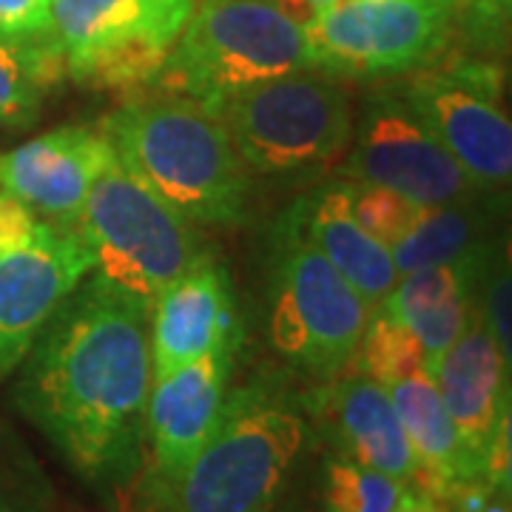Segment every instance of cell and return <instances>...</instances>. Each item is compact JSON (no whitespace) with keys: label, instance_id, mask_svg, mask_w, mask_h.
I'll use <instances>...</instances> for the list:
<instances>
[{"label":"cell","instance_id":"14","mask_svg":"<svg viewBox=\"0 0 512 512\" xmlns=\"http://www.w3.org/2000/svg\"><path fill=\"white\" fill-rule=\"evenodd\" d=\"M114 157L103 128H55L0 157V191L43 222L74 228L92 185Z\"/></svg>","mask_w":512,"mask_h":512},{"label":"cell","instance_id":"7","mask_svg":"<svg viewBox=\"0 0 512 512\" xmlns=\"http://www.w3.org/2000/svg\"><path fill=\"white\" fill-rule=\"evenodd\" d=\"M74 231L94 259V274L151 311L154 296L205 256L194 222L185 220L117 157L97 177Z\"/></svg>","mask_w":512,"mask_h":512},{"label":"cell","instance_id":"8","mask_svg":"<svg viewBox=\"0 0 512 512\" xmlns=\"http://www.w3.org/2000/svg\"><path fill=\"white\" fill-rule=\"evenodd\" d=\"M467 0H336L305 26L316 72L336 80L402 77L447 49Z\"/></svg>","mask_w":512,"mask_h":512},{"label":"cell","instance_id":"4","mask_svg":"<svg viewBox=\"0 0 512 512\" xmlns=\"http://www.w3.org/2000/svg\"><path fill=\"white\" fill-rule=\"evenodd\" d=\"M313 69L305 26L274 0H202L151 89L220 111L231 97Z\"/></svg>","mask_w":512,"mask_h":512},{"label":"cell","instance_id":"23","mask_svg":"<svg viewBox=\"0 0 512 512\" xmlns=\"http://www.w3.org/2000/svg\"><path fill=\"white\" fill-rule=\"evenodd\" d=\"M353 362L359 365L362 376L382 387H390L419 370L427 373V356L416 333L402 325L384 305L370 308Z\"/></svg>","mask_w":512,"mask_h":512},{"label":"cell","instance_id":"9","mask_svg":"<svg viewBox=\"0 0 512 512\" xmlns=\"http://www.w3.org/2000/svg\"><path fill=\"white\" fill-rule=\"evenodd\" d=\"M484 194H501L512 177V123L498 106L501 72L484 60L421 66L387 86Z\"/></svg>","mask_w":512,"mask_h":512},{"label":"cell","instance_id":"10","mask_svg":"<svg viewBox=\"0 0 512 512\" xmlns=\"http://www.w3.org/2000/svg\"><path fill=\"white\" fill-rule=\"evenodd\" d=\"M433 382L456 427L470 484L510 490V356L498 348L481 313L444 350Z\"/></svg>","mask_w":512,"mask_h":512},{"label":"cell","instance_id":"22","mask_svg":"<svg viewBox=\"0 0 512 512\" xmlns=\"http://www.w3.org/2000/svg\"><path fill=\"white\" fill-rule=\"evenodd\" d=\"M69 80L66 60L49 37L0 40V126L29 128L46 97Z\"/></svg>","mask_w":512,"mask_h":512},{"label":"cell","instance_id":"13","mask_svg":"<svg viewBox=\"0 0 512 512\" xmlns=\"http://www.w3.org/2000/svg\"><path fill=\"white\" fill-rule=\"evenodd\" d=\"M242 330L222 339L202 359L151 382L146 404V444L151 467L168 493L208 441L228 396Z\"/></svg>","mask_w":512,"mask_h":512},{"label":"cell","instance_id":"26","mask_svg":"<svg viewBox=\"0 0 512 512\" xmlns=\"http://www.w3.org/2000/svg\"><path fill=\"white\" fill-rule=\"evenodd\" d=\"M348 194L350 211H353L356 222L387 248L396 245L424 214L419 202L407 200V197L390 191V188H382V185L353 183L350 180Z\"/></svg>","mask_w":512,"mask_h":512},{"label":"cell","instance_id":"17","mask_svg":"<svg viewBox=\"0 0 512 512\" xmlns=\"http://www.w3.org/2000/svg\"><path fill=\"white\" fill-rule=\"evenodd\" d=\"M302 402L308 416L322 421L342 456L390 476L402 487L413 484L416 461L387 387L362 373L345 379L336 376L325 390H316L313 399Z\"/></svg>","mask_w":512,"mask_h":512},{"label":"cell","instance_id":"20","mask_svg":"<svg viewBox=\"0 0 512 512\" xmlns=\"http://www.w3.org/2000/svg\"><path fill=\"white\" fill-rule=\"evenodd\" d=\"M396 416L416 461L413 484L430 498H450L458 487H467V467L458 444L456 427L441 402L439 387L430 373H410L387 387Z\"/></svg>","mask_w":512,"mask_h":512},{"label":"cell","instance_id":"29","mask_svg":"<svg viewBox=\"0 0 512 512\" xmlns=\"http://www.w3.org/2000/svg\"><path fill=\"white\" fill-rule=\"evenodd\" d=\"M274 3L285 12V15H291L296 23L308 26L316 15H322V12L330 9L336 0H274Z\"/></svg>","mask_w":512,"mask_h":512},{"label":"cell","instance_id":"5","mask_svg":"<svg viewBox=\"0 0 512 512\" xmlns=\"http://www.w3.org/2000/svg\"><path fill=\"white\" fill-rule=\"evenodd\" d=\"M248 174L316 177L345 157L353 106L342 80L305 69L259 83L220 109Z\"/></svg>","mask_w":512,"mask_h":512},{"label":"cell","instance_id":"21","mask_svg":"<svg viewBox=\"0 0 512 512\" xmlns=\"http://www.w3.org/2000/svg\"><path fill=\"white\" fill-rule=\"evenodd\" d=\"M493 214L495 202L487 200V194L424 208L419 222L396 245H390V256L399 276L450 262L484 245L487 231L493 225Z\"/></svg>","mask_w":512,"mask_h":512},{"label":"cell","instance_id":"19","mask_svg":"<svg viewBox=\"0 0 512 512\" xmlns=\"http://www.w3.org/2000/svg\"><path fill=\"white\" fill-rule=\"evenodd\" d=\"M299 231L359 291L370 308L382 305L399 285L390 248L373 239L350 211L348 183L322 185L291 205Z\"/></svg>","mask_w":512,"mask_h":512},{"label":"cell","instance_id":"12","mask_svg":"<svg viewBox=\"0 0 512 512\" xmlns=\"http://www.w3.org/2000/svg\"><path fill=\"white\" fill-rule=\"evenodd\" d=\"M94 271L74 228L40 222L35 239L0 259V382L18 370L49 316Z\"/></svg>","mask_w":512,"mask_h":512},{"label":"cell","instance_id":"1","mask_svg":"<svg viewBox=\"0 0 512 512\" xmlns=\"http://www.w3.org/2000/svg\"><path fill=\"white\" fill-rule=\"evenodd\" d=\"M15 407L83 481H126L146 441L148 305L86 276L20 362Z\"/></svg>","mask_w":512,"mask_h":512},{"label":"cell","instance_id":"27","mask_svg":"<svg viewBox=\"0 0 512 512\" xmlns=\"http://www.w3.org/2000/svg\"><path fill=\"white\" fill-rule=\"evenodd\" d=\"M40 222L43 220L32 208H26L12 194L0 191V259L23 248V245H29L35 239Z\"/></svg>","mask_w":512,"mask_h":512},{"label":"cell","instance_id":"6","mask_svg":"<svg viewBox=\"0 0 512 512\" xmlns=\"http://www.w3.org/2000/svg\"><path fill=\"white\" fill-rule=\"evenodd\" d=\"M370 305L299 231L291 208L271 231L268 339L296 370L336 379L353 365Z\"/></svg>","mask_w":512,"mask_h":512},{"label":"cell","instance_id":"24","mask_svg":"<svg viewBox=\"0 0 512 512\" xmlns=\"http://www.w3.org/2000/svg\"><path fill=\"white\" fill-rule=\"evenodd\" d=\"M407 487L353 458H330L325 467V512H393Z\"/></svg>","mask_w":512,"mask_h":512},{"label":"cell","instance_id":"25","mask_svg":"<svg viewBox=\"0 0 512 512\" xmlns=\"http://www.w3.org/2000/svg\"><path fill=\"white\" fill-rule=\"evenodd\" d=\"M0 512H55L52 484L18 433L0 421Z\"/></svg>","mask_w":512,"mask_h":512},{"label":"cell","instance_id":"2","mask_svg":"<svg viewBox=\"0 0 512 512\" xmlns=\"http://www.w3.org/2000/svg\"><path fill=\"white\" fill-rule=\"evenodd\" d=\"M117 160L194 225H239L251 174L220 111L191 97L143 89L100 123Z\"/></svg>","mask_w":512,"mask_h":512},{"label":"cell","instance_id":"28","mask_svg":"<svg viewBox=\"0 0 512 512\" xmlns=\"http://www.w3.org/2000/svg\"><path fill=\"white\" fill-rule=\"evenodd\" d=\"M52 0H0V40H23L46 29Z\"/></svg>","mask_w":512,"mask_h":512},{"label":"cell","instance_id":"3","mask_svg":"<svg viewBox=\"0 0 512 512\" xmlns=\"http://www.w3.org/2000/svg\"><path fill=\"white\" fill-rule=\"evenodd\" d=\"M305 402L276 379L225 396L208 441L168 490L174 512H274L308 441Z\"/></svg>","mask_w":512,"mask_h":512},{"label":"cell","instance_id":"15","mask_svg":"<svg viewBox=\"0 0 512 512\" xmlns=\"http://www.w3.org/2000/svg\"><path fill=\"white\" fill-rule=\"evenodd\" d=\"M194 0H52L43 35L72 66L117 52L171 55Z\"/></svg>","mask_w":512,"mask_h":512},{"label":"cell","instance_id":"11","mask_svg":"<svg viewBox=\"0 0 512 512\" xmlns=\"http://www.w3.org/2000/svg\"><path fill=\"white\" fill-rule=\"evenodd\" d=\"M348 148L342 165L348 180L390 188L421 208L484 194L390 89L367 97Z\"/></svg>","mask_w":512,"mask_h":512},{"label":"cell","instance_id":"16","mask_svg":"<svg viewBox=\"0 0 512 512\" xmlns=\"http://www.w3.org/2000/svg\"><path fill=\"white\" fill-rule=\"evenodd\" d=\"M239 330L231 276L214 256L205 254L151 302V382L197 362Z\"/></svg>","mask_w":512,"mask_h":512},{"label":"cell","instance_id":"18","mask_svg":"<svg viewBox=\"0 0 512 512\" xmlns=\"http://www.w3.org/2000/svg\"><path fill=\"white\" fill-rule=\"evenodd\" d=\"M495 259V245L484 242L458 259L421 268L399 279L382 305L416 333L427 356V373L444 350L464 333L478 308V288Z\"/></svg>","mask_w":512,"mask_h":512}]
</instances>
